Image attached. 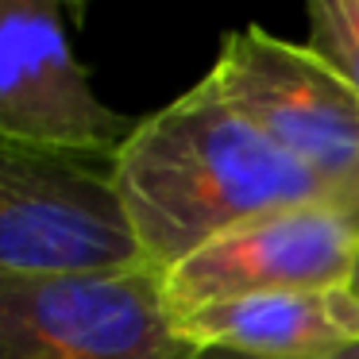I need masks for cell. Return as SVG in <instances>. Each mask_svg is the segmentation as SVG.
<instances>
[{"mask_svg":"<svg viewBox=\"0 0 359 359\" xmlns=\"http://www.w3.org/2000/svg\"><path fill=\"white\" fill-rule=\"evenodd\" d=\"M309 47L359 97V0H317V4H309Z\"/></svg>","mask_w":359,"mask_h":359,"instance_id":"cell-8","label":"cell"},{"mask_svg":"<svg viewBox=\"0 0 359 359\" xmlns=\"http://www.w3.org/2000/svg\"><path fill=\"white\" fill-rule=\"evenodd\" d=\"M359 266V220L344 205H297L224 232L163 274V305L174 317L205 305L282 290L351 286Z\"/></svg>","mask_w":359,"mask_h":359,"instance_id":"cell-5","label":"cell"},{"mask_svg":"<svg viewBox=\"0 0 359 359\" xmlns=\"http://www.w3.org/2000/svg\"><path fill=\"white\" fill-rule=\"evenodd\" d=\"M135 124L93 93L58 4L0 0V140L116 158Z\"/></svg>","mask_w":359,"mask_h":359,"instance_id":"cell-6","label":"cell"},{"mask_svg":"<svg viewBox=\"0 0 359 359\" xmlns=\"http://www.w3.org/2000/svg\"><path fill=\"white\" fill-rule=\"evenodd\" d=\"M209 78L243 120L317 174L359 220V97L309 43L248 24L224 35Z\"/></svg>","mask_w":359,"mask_h":359,"instance_id":"cell-3","label":"cell"},{"mask_svg":"<svg viewBox=\"0 0 359 359\" xmlns=\"http://www.w3.org/2000/svg\"><path fill=\"white\" fill-rule=\"evenodd\" d=\"M174 332L194 348L251 359H336L359 348V294L351 286L255 294L174 317Z\"/></svg>","mask_w":359,"mask_h":359,"instance_id":"cell-7","label":"cell"},{"mask_svg":"<svg viewBox=\"0 0 359 359\" xmlns=\"http://www.w3.org/2000/svg\"><path fill=\"white\" fill-rule=\"evenodd\" d=\"M351 290L359 294V266H355V278H351Z\"/></svg>","mask_w":359,"mask_h":359,"instance_id":"cell-10","label":"cell"},{"mask_svg":"<svg viewBox=\"0 0 359 359\" xmlns=\"http://www.w3.org/2000/svg\"><path fill=\"white\" fill-rule=\"evenodd\" d=\"M155 266L97 274L0 271V359H194Z\"/></svg>","mask_w":359,"mask_h":359,"instance_id":"cell-4","label":"cell"},{"mask_svg":"<svg viewBox=\"0 0 359 359\" xmlns=\"http://www.w3.org/2000/svg\"><path fill=\"white\" fill-rule=\"evenodd\" d=\"M194 359H251V355H236V351H220V348H197ZM336 359H359V348H351L348 355H336Z\"/></svg>","mask_w":359,"mask_h":359,"instance_id":"cell-9","label":"cell"},{"mask_svg":"<svg viewBox=\"0 0 359 359\" xmlns=\"http://www.w3.org/2000/svg\"><path fill=\"white\" fill-rule=\"evenodd\" d=\"M143 251L112 186V158L0 140V271H135Z\"/></svg>","mask_w":359,"mask_h":359,"instance_id":"cell-2","label":"cell"},{"mask_svg":"<svg viewBox=\"0 0 359 359\" xmlns=\"http://www.w3.org/2000/svg\"><path fill=\"white\" fill-rule=\"evenodd\" d=\"M112 186L143 263L158 274L248 220L340 205L317 174L243 120L209 74L135 124L112 158Z\"/></svg>","mask_w":359,"mask_h":359,"instance_id":"cell-1","label":"cell"}]
</instances>
